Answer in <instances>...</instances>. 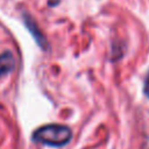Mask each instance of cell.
I'll use <instances>...</instances> for the list:
<instances>
[{
  "instance_id": "1",
  "label": "cell",
  "mask_w": 149,
  "mask_h": 149,
  "mask_svg": "<svg viewBox=\"0 0 149 149\" xmlns=\"http://www.w3.org/2000/svg\"><path fill=\"white\" fill-rule=\"evenodd\" d=\"M33 140L51 147H62L71 140V129L64 125H45L33 133Z\"/></svg>"
},
{
  "instance_id": "2",
  "label": "cell",
  "mask_w": 149,
  "mask_h": 149,
  "mask_svg": "<svg viewBox=\"0 0 149 149\" xmlns=\"http://www.w3.org/2000/svg\"><path fill=\"white\" fill-rule=\"evenodd\" d=\"M15 59L10 51H5L0 54V78L7 76L14 70Z\"/></svg>"
},
{
  "instance_id": "3",
  "label": "cell",
  "mask_w": 149,
  "mask_h": 149,
  "mask_svg": "<svg viewBox=\"0 0 149 149\" xmlns=\"http://www.w3.org/2000/svg\"><path fill=\"white\" fill-rule=\"evenodd\" d=\"M24 22H26L27 28L29 29V31H30L31 35L34 36L35 41L38 43V45H40L41 48H44V47H45V40H44L42 33L37 29V26H36V23L34 22V20H31L29 16L26 15V16H24Z\"/></svg>"
},
{
  "instance_id": "4",
  "label": "cell",
  "mask_w": 149,
  "mask_h": 149,
  "mask_svg": "<svg viewBox=\"0 0 149 149\" xmlns=\"http://www.w3.org/2000/svg\"><path fill=\"white\" fill-rule=\"evenodd\" d=\"M144 92H146V94L149 97V73H148V76H147V78H146V83H144Z\"/></svg>"
}]
</instances>
